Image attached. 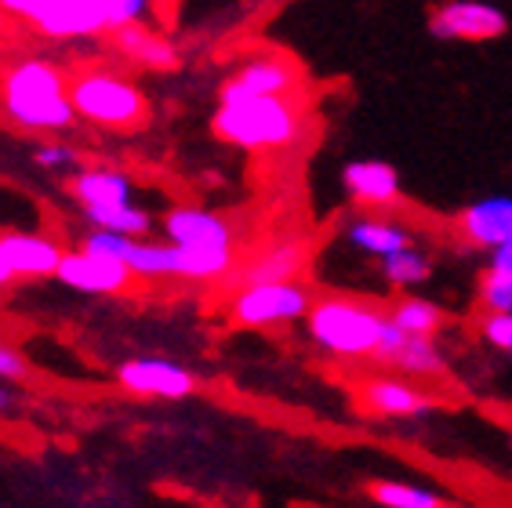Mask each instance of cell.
Instances as JSON below:
<instances>
[{
	"label": "cell",
	"mask_w": 512,
	"mask_h": 508,
	"mask_svg": "<svg viewBox=\"0 0 512 508\" xmlns=\"http://www.w3.org/2000/svg\"><path fill=\"white\" fill-rule=\"evenodd\" d=\"M0 117L26 135H66L77 124L66 69L26 55L0 73Z\"/></svg>",
	"instance_id": "obj_1"
},
{
	"label": "cell",
	"mask_w": 512,
	"mask_h": 508,
	"mask_svg": "<svg viewBox=\"0 0 512 508\" xmlns=\"http://www.w3.org/2000/svg\"><path fill=\"white\" fill-rule=\"evenodd\" d=\"M302 127H306V117L295 95L218 98L211 113L215 138L244 153H280L302 138Z\"/></svg>",
	"instance_id": "obj_2"
},
{
	"label": "cell",
	"mask_w": 512,
	"mask_h": 508,
	"mask_svg": "<svg viewBox=\"0 0 512 508\" xmlns=\"http://www.w3.org/2000/svg\"><path fill=\"white\" fill-rule=\"evenodd\" d=\"M382 323L385 309H378L375 302L349 298V294H324L313 302L302 327H306V338L313 342V349H320L331 360L353 363L375 360Z\"/></svg>",
	"instance_id": "obj_3"
},
{
	"label": "cell",
	"mask_w": 512,
	"mask_h": 508,
	"mask_svg": "<svg viewBox=\"0 0 512 508\" xmlns=\"http://www.w3.org/2000/svg\"><path fill=\"white\" fill-rule=\"evenodd\" d=\"M69 102L77 120L102 131H138L149 120V98L117 69H80L69 77Z\"/></svg>",
	"instance_id": "obj_4"
},
{
	"label": "cell",
	"mask_w": 512,
	"mask_h": 508,
	"mask_svg": "<svg viewBox=\"0 0 512 508\" xmlns=\"http://www.w3.org/2000/svg\"><path fill=\"white\" fill-rule=\"evenodd\" d=\"M316 291L298 280H273V284H244L229 294L226 316L233 327L244 331H276V327H295L313 309Z\"/></svg>",
	"instance_id": "obj_5"
},
{
	"label": "cell",
	"mask_w": 512,
	"mask_h": 508,
	"mask_svg": "<svg viewBox=\"0 0 512 508\" xmlns=\"http://www.w3.org/2000/svg\"><path fill=\"white\" fill-rule=\"evenodd\" d=\"M505 30L509 15L494 0H440L429 11V33L444 44H487Z\"/></svg>",
	"instance_id": "obj_6"
},
{
	"label": "cell",
	"mask_w": 512,
	"mask_h": 508,
	"mask_svg": "<svg viewBox=\"0 0 512 508\" xmlns=\"http://www.w3.org/2000/svg\"><path fill=\"white\" fill-rule=\"evenodd\" d=\"M160 236L186 251H237V225L222 211L200 204H175L157 218Z\"/></svg>",
	"instance_id": "obj_7"
},
{
	"label": "cell",
	"mask_w": 512,
	"mask_h": 508,
	"mask_svg": "<svg viewBox=\"0 0 512 508\" xmlns=\"http://www.w3.org/2000/svg\"><path fill=\"white\" fill-rule=\"evenodd\" d=\"M117 385L138 400H186L197 392V374L168 356H131L117 367Z\"/></svg>",
	"instance_id": "obj_8"
},
{
	"label": "cell",
	"mask_w": 512,
	"mask_h": 508,
	"mask_svg": "<svg viewBox=\"0 0 512 508\" xmlns=\"http://www.w3.org/2000/svg\"><path fill=\"white\" fill-rule=\"evenodd\" d=\"M55 284H62L73 294H84V298H109V294L128 291L135 284V276L117 258L84 251V247H69L62 254L59 269H55Z\"/></svg>",
	"instance_id": "obj_9"
},
{
	"label": "cell",
	"mask_w": 512,
	"mask_h": 508,
	"mask_svg": "<svg viewBox=\"0 0 512 508\" xmlns=\"http://www.w3.org/2000/svg\"><path fill=\"white\" fill-rule=\"evenodd\" d=\"M37 30L48 40H88L113 33L120 30L117 0H48Z\"/></svg>",
	"instance_id": "obj_10"
},
{
	"label": "cell",
	"mask_w": 512,
	"mask_h": 508,
	"mask_svg": "<svg viewBox=\"0 0 512 508\" xmlns=\"http://www.w3.org/2000/svg\"><path fill=\"white\" fill-rule=\"evenodd\" d=\"M342 240L349 251L364 254L371 262H382L389 254L418 244V233L396 211H356L353 218H345Z\"/></svg>",
	"instance_id": "obj_11"
},
{
	"label": "cell",
	"mask_w": 512,
	"mask_h": 508,
	"mask_svg": "<svg viewBox=\"0 0 512 508\" xmlns=\"http://www.w3.org/2000/svg\"><path fill=\"white\" fill-rule=\"evenodd\" d=\"M302 88V73L287 55L258 51L240 62L218 88V98H247V95H295Z\"/></svg>",
	"instance_id": "obj_12"
},
{
	"label": "cell",
	"mask_w": 512,
	"mask_h": 508,
	"mask_svg": "<svg viewBox=\"0 0 512 508\" xmlns=\"http://www.w3.org/2000/svg\"><path fill=\"white\" fill-rule=\"evenodd\" d=\"M342 189L360 211H396L404 204V178L389 160L356 157L342 167Z\"/></svg>",
	"instance_id": "obj_13"
},
{
	"label": "cell",
	"mask_w": 512,
	"mask_h": 508,
	"mask_svg": "<svg viewBox=\"0 0 512 508\" xmlns=\"http://www.w3.org/2000/svg\"><path fill=\"white\" fill-rule=\"evenodd\" d=\"M360 400L371 414L393 421H414L429 418L436 411V396L425 392L414 378L404 374H375L360 385Z\"/></svg>",
	"instance_id": "obj_14"
},
{
	"label": "cell",
	"mask_w": 512,
	"mask_h": 508,
	"mask_svg": "<svg viewBox=\"0 0 512 508\" xmlns=\"http://www.w3.org/2000/svg\"><path fill=\"white\" fill-rule=\"evenodd\" d=\"M309 262H313V247L298 236H287V240H273L258 254H251L237 273H233V284H273V280H298L306 276Z\"/></svg>",
	"instance_id": "obj_15"
},
{
	"label": "cell",
	"mask_w": 512,
	"mask_h": 508,
	"mask_svg": "<svg viewBox=\"0 0 512 508\" xmlns=\"http://www.w3.org/2000/svg\"><path fill=\"white\" fill-rule=\"evenodd\" d=\"M0 251H4V262L15 273V280H55L66 247L48 233L11 229V233H0Z\"/></svg>",
	"instance_id": "obj_16"
},
{
	"label": "cell",
	"mask_w": 512,
	"mask_h": 508,
	"mask_svg": "<svg viewBox=\"0 0 512 508\" xmlns=\"http://www.w3.org/2000/svg\"><path fill=\"white\" fill-rule=\"evenodd\" d=\"M458 236L473 251H494L512 236V196L509 193H491L480 196L473 204L462 207L458 215Z\"/></svg>",
	"instance_id": "obj_17"
},
{
	"label": "cell",
	"mask_w": 512,
	"mask_h": 508,
	"mask_svg": "<svg viewBox=\"0 0 512 508\" xmlns=\"http://www.w3.org/2000/svg\"><path fill=\"white\" fill-rule=\"evenodd\" d=\"M66 189L80 211H84V207H113V204H131V200H135V182H131V175L109 164H91V167L73 171Z\"/></svg>",
	"instance_id": "obj_18"
},
{
	"label": "cell",
	"mask_w": 512,
	"mask_h": 508,
	"mask_svg": "<svg viewBox=\"0 0 512 508\" xmlns=\"http://www.w3.org/2000/svg\"><path fill=\"white\" fill-rule=\"evenodd\" d=\"M113 48H117L131 66L153 69V73H171V69H178V62H182L175 44H171L168 37H160L157 30H149L146 22H131V26L113 30Z\"/></svg>",
	"instance_id": "obj_19"
},
{
	"label": "cell",
	"mask_w": 512,
	"mask_h": 508,
	"mask_svg": "<svg viewBox=\"0 0 512 508\" xmlns=\"http://www.w3.org/2000/svg\"><path fill=\"white\" fill-rule=\"evenodd\" d=\"M433 273H436V258H433V251L422 244H411V247H404V251H396L378 262L382 284L396 294L418 291L422 284L433 280Z\"/></svg>",
	"instance_id": "obj_20"
},
{
	"label": "cell",
	"mask_w": 512,
	"mask_h": 508,
	"mask_svg": "<svg viewBox=\"0 0 512 508\" xmlns=\"http://www.w3.org/2000/svg\"><path fill=\"white\" fill-rule=\"evenodd\" d=\"M385 316H389L407 338H436L447 323L444 305L433 302V298H422V294H414V291L396 294V302L385 309Z\"/></svg>",
	"instance_id": "obj_21"
},
{
	"label": "cell",
	"mask_w": 512,
	"mask_h": 508,
	"mask_svg": "<svg viewBox=\"0 0 512 508\" xmlns=\"http://www.w3.org/2000/svg\"><path fill=\"white\" fill-rule=\"evenodd\" d=\"M389 367L414 381H444L447 371H451L444 345L436 342V338H407L400 345V352L389 360Z\"/></svg>",
	"instance_id": "obj_22"
},
{
	"label": "cell",
	"mask_w": 512,
	"mask_h": 508,
	"mask_svg": "<svg viewBox=\"0 0 512 508\" xmlns=\"http://www.w3.org/2000/svg\"><path fill=\"white\" fill-rule=\"evenodd\" d=\"M367 498L378 508H440L444 494L429 483H414V479H375L367 483Z\"/></svg>",
	"instance_id": "obj_23"
},
{
	"label": "cell",
	"mask_w": 512,
	"mask_h": 508,
	"mask_svg": "<svg viewBox=\"0 0 512 508\" xmlns=\"http://www.w3.org/2000/svg\"><path fill=\"white\" fill-rule=\"evenodd\" d=\"M84 222L91 229H109V233H124V236H149L157 229V215L149 207L131 204H113V207H84L80 211Z\"/></svg>",
	"instance_id": "obj_24"
},
{
	"label": "cell",
	"mask_w": 512,
	"mask_h": 508,
	"mask_svg": "<svg viewBox=\"0 0 512 508\" xmlns=\"http://www.w3.org/2000/svg\"><path fill=\"white\" fill-rule=\"evenodd\" d=\"M33 167H40V171H48V175H73V171H80V149L73 146V142H66V138H44V142H37L33 146Z\"/></svg>",
	"instance_id": "obj_25"
},
{
	"label": "cell",
	"mask_w": 512,
	"mask_h": 508,
	"mask_svg": "<svg viewBox=\"0 0 512 508\" xmlns=\"http://www.w3.org/2000/svg\"><path fill=\"white\" fill-rule=\"evenodd\" d=\"M476 302L483 313H512V280L483 269L480 284H476Z\"/></svg>",
	"instance_id": "obj_26"
},
{
	"label": "cell",
	"mask_w": 512,
	"mask_h": 508,
	"mask_svg": "<svg viewBox=\"0 0 512 508\" xmlns=\"http://www.w3.org/2000/svg\"><path fill=\"white\" fill-rule=\"evenodd\" d=\"M480 338L512 360V313H483Z\"/></svg>",
	"instance_id": "obj_27"
},
{
	"label": "cell",
	"mask_w": 512,
	"mask_h": 508,
	"mask_svg": "<svg viewBox=\"0 0 512 508\" xmlns=\"http://www.w3.org/2000/svg\"><path fill=\"white\" fill-rule=\"evenodd\" d=\"M30 374V360L22 356V349H15L8 338H0V385H19Z\"/></svg>",
	"instance_id": "obj_28"
},
{
	"label": "cell",
	"mask_w": 512,
	"mask_h": 508,
	"mask_svg": "<svg viewBox=\"0 0 512 508\" xmlns=\"http://www.w3.org/2000/svg\"><path fill=\"white\" fill-rule=\"evenodd\" d=\"M407 342V334L396 327L389 316H385V323H382V334H378V345H375V360H382L385 367H389V360H393L396 352H400V345Z\"/></svg>",
	"instance_id": "obj_29"
},
{
	"label": "cell",
	"mask_w": 512,
	"mask_h": 508,
	"mask_svg": "<svg viewBox=\"0 0 512 508\" xmlns=\"http://www.w3.org/2000/svg\"><path fill=\"white\" fill-rule=\"evenodd\" d=\"M44 8H48V0H0V15L19 22H33V26L44 15Z\"/></svg>",
	"instance_id": "obj_30"
},
{
	"label": "cell",
	"mask_w": 512,
	"mask_h": 508,
	"mask_svg": "<svg viewBox=\"0 0 512 508\" xmlns=\"http://www.w3.org/2000/svg\"><path fill=\"white\" fill-rule=\"evenodd\" d=\"M487 273H498V276H509L512 280V236L505 244H498L494 251H487V262H483Z\"/></svg>",
	"instance_id": "obj_31"
},
{
	"label": "cell",
	"mask_w": 512,
	"mask_h": 508,
	"mask_svg": "<svg viewBox=\"0 0 512 508\" xmlns=\"http://www.w3.org/2000/svg\"><path fill=\"white\" fill-rule=\"evenodd\" d=\"M153 0H117V19L120 26H131V22H146Z\"/></svg>",
	"instance_id": "obj_32"
},
{
	"label": "cell",
	"mask_w": 512,
	"mask_h": 508,
	"mask_svg": "<svg viewBox=\"0 0 512 508\" xmlns=\"http://www.w3.org/2000/svg\"><path fill=\"white\" fill-rule=\"evenodd\" d=\"M11 284H15V273L8 269V262H4V251H0V291H8Z\"/></svg>",
	"instance_id": "obj_33"
},
{
	"label": "cell",
	"mask_w": 512,
	"mask_h": 508,
	"mask_svg": "<svg viewBox=\"0 0 512 508\" xmlns=\"http://www.w3.org/2000/svg\"><path fill=\"white\" fill-rule=\"evenodd\" d=\"M11 400H15V396H11V389H8V385H0V411H8Z\"/></svg>",
	"instance_id": "obj_34"
},
{
	"label": "cell",
	"mask_w": 512,
	"mask_h": 508,
	"mask_svg": "<svg viewBox=\"0 0 512 508\" xmlns=\"http://www.w3.org/2000/svg\"><path fill=\"white\" fill-rule=\"evenodd\" d=\"M509 447H512V425H509Z\"/></svg>",
	"instance_id": "obj_35"
},
{
	"label": "cell",
	"mask_w": 512,
	"mask_h": 508,
	"mask_svg": "<svg viewBox=\"0 0 512 508\" xmlns=\"http://www.w3.org/2000/svg\"><path fill=\"white\" fill-rule=\"evenodd\" d=\"M77 508H95V505H77Z\"/></svg>",
	"instance_id": "obj_36"
},
{
	"label": "cell",
	"mask_w": 512,
	"mask_h": 508,
	"mask_svg": "<svg viewBox=\"0 0 512 508\" xmlns=\"http://www.w3.org/2000/svg\"><path fill=\"white\" fill-rule=\"evenodd\" d=\"M440 508H451V505H440Z\"/></svg>",
	"instance_id": "obj_37"
}]
</instances>
